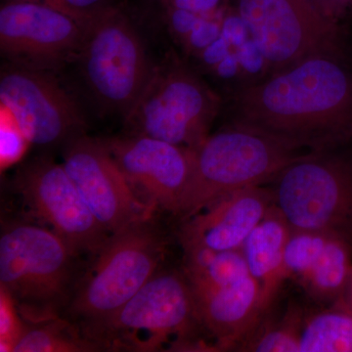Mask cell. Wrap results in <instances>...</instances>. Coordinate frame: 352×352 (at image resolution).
Wrapping results in <instances>:
<instances>
[{
	"instance_id": "8",
	"label": "cell",
	"mask_w": 352,
	"mask_h": 352,
	"mask_svg": "<svg viewBox=\"0 0 352 352\" xmlns=\"http://www.w3.org/2000/svg\"><path fill=\"white\" fill-rule=\"evenodd\" d=\"M76 59L96 101L122 116L138 98L154 67L135 28L116 7L88 25Z\"/></svg>"
},
{
	"instance_id": "18",
	"label": "cell",
	"mask_w": 352,
	"mask_h": 352,
	"mask_svg": "<svg viewBox=\"0 0 352 352\" xmlns=\"http://www.w3.org/2000/svg\"><path fill=\"white\" fill-rule=\"evenodd\" d=\"M185 276L195 300L250 275L242 250L214 251L197 245H182Z\"/></svg>"
},
{
	"instance_id": "37",
	"label": "cell",
	"mask_w": 352,
	"mask_h": 352,
	"mask_svg": "<svg viewBox=\"0 0 352 352\" xmlns=\"http://www.w3.org/2000/svg\"><path fill=\"white\" fill-rule=\"evenodd\" d=\"M351 6H352V0H351Z\"/></svg>"
},
{
	"instance_id": "35",
	"label": "cell",
	"mask_w": 352,
	"mask_h": 352,
	"mask_svg": "<svg viewBox=\"0 0 352 352\" xmlns=\"http://www.w3.org/2000/svg\"><path fill=\"white\" fill-rule=\"evenodd\" d=\"M330 1L335 7V11L337 13L344 12L346 7L351 4V0H330Z\"/></svg>"
},
{
	"instance_id": "15",
	"label": "cell",
	"mask_w": 352,
	"mask_h": 352,
	"mask_svg": "<svg viewBox=\"0 0 352 352\" xmlns=\"http://www.w3.org/2000/svg\"><path fill=\"white\" fill-rule=\"evenodd\" d=\"M273 205L272 190L261 185L227 194L182 222V245L214 251L242 249L245 239Z\"/></svg>"
},
{
	"instance_id": "3",
	"label": "cell",
	"mask_w": 352,
	"mask_h": 352,
	"mask_svg": "<svg viewBox=\"0 0 352 352\" xmlns=\"http://www.w3.org/2000/svg\"><path fill=\"white\" fill-rule=\"evenodd\" d=\"M307 154L245 127L231 126L208 135L194 151L188 182L175 215L185 221L227 194L274 180Z\"/></svg>"
},
{
	"instance_id": "28",
	"label": "cell",
	"mask_w": 352,
	"mask_h": 352,
	"mask_svg": "<svg viewBox=\"0 0 352 352\" xmlns=\"http://www.w3.org/2000/svg\"><path fill=\"white\" fill-rule=\"evenodd\" d=\"M236 50L239 55L241 68L249 75L258 76L268 67L263 51L251 36Z\"/></svg>"
},
{
	"instance_id": "1",
	"label": "cell",
	"mask_w": 352,
	"mask_h": 352,
	"mask_svg": "<svg viewBox=\"0 0 352 352\" xmlns=\"http://www.w3.org/2000/svg\"><path fill=\"white\" fill-rule=\"evenodd\" d=\"M231 126L298 150L330 151L352 139V62L344 50L308 57L231 98Z\"/></svg>"
},
{
	"instance_id": "23",
	"label": "cell",
	"mask_w": 352,
	"mask_h": 352,
	"mask_svg": "<svg viewBox=\"0 0 352 352\" xmlns=\"http://www.w3.org/2000/svg\"><path fill=\"white\" fill-rule=\"evenodd\" d=\"M302 316L289 314L281 325L268 329L252 337L245 351L256 352H300V328Z\"/></svg>"
},
{
	"instance_id": "21",
	"label": "cell",
	"mask_w": 352,
	"mask_h": 352,
	"mask_svg": "<svg viewBox=\"0 0 352 352\" xmlns=\"http://www.w3.org/2000/svg\"><path fill=\"white\" fill-rule=\"evenodd\" d=\"M100 349L65 317L27 324L13 352H94Z\"/></svg>"
},
{
	"instance_id": "22",
	"label": "cell",
	"mask_w": 352,
	"mask_h": 352,
	"mask_svg": "<svg viewBox=\"0 0 352 352\" xmlns=\"http://www.w3.org/2000/svg\"><path fill=\"white\" fill-rule=\"evenodd\" d=\"M333 233L292 231L284 254L286 278L305 276L320 256Z\"/></svg>"
},
{
	"instance_id": "34",
	"label": "cell",
	"mask_w": 352,
	"mask_h": 352,
	"mask_svg": "<svg viewBox=\"0 0 352 352\" xmlns=\"http://www.w3.org/2000/svg\"><path fill=\"white\" fill-rule=\"evenodd\" d=\"M342 302H352V270L351 275H349V281H347L346 289H344V294L340 296L339 300Z\"/></svg>"
},
{
	"instance_id": "13",
	"label": "cell",
	"mask_w": 352,
	"mask_h": 352,
	"mask_svg": "<svg viewBox=\"0 0 352 352\" xmlns=\"http://www.w3.org/2000/svg\"><path fill=\"white\" fill-rule=\"evenodd\" d=\"M65 170L97 221L110 235L153 217L127 183L100 139L82 134L63 148Z\"/></svg>"
},
{
	"instance_id": "32",
	"label": "cell",
	"mask_w": 352,
	"mask_h": 352,
	"mask_svg": "<svg viewBox=\"0 0 352 352\" xmlns=\"http://www.w3.org/2000/svg\"><path fill=\"white\" fill-rule=\"evenodd\" d=\"M221 0H162L168 8L182 9L191 12L210 15L217 8Z\"/></svg>"
},
{
	"instance_id": "2",
	"label": "cell",
	"mask_w": 352,
	"mask_h": 352,
	"mask_svg": "<svg viewBox=\"0 0 352 352\" xmlns=\"http://www.w3.org/2000/svg\"><path fill=\"white\" fill-rule=\"evenodd\" d=\"M78 256L51 229L22 221L2 224L0 288L25 323L64 316L82 273Z\"/></svg>"
},
{
	"instance_id": "24",
	"label": "cell",
	"mask_w": 352,
	"mask_h": 352,
	"mask_svg": "<svg viewBox=\"0 0 352 352\" xmlns=\"http://www.w3.org/2000/svg\"><path fill=\"white\" fill-rule=\"evenodd\" d=\"M0 126V160L1 168H4L19 161L30 142L12 115L3 106H1Z\"/></svg>"
},
{
	"instance_id": "26",
	"label": "cell",
	"mask_w": 352,
	"mask_h": 352,
	"mask_svg": "<svg viewBox=\"0 0 352 352\" xmlns=\"http://www.w3.org/2000/svg\"><path fill=\"white\" fill-rule=\"evenodd\" d=\"M23 321L11 296L0 288V351L13 352L27 327Z\"/></svg>"
},
{
	"instance_id": "19",
	"label": "cell",
	"mask_w": 352,
	"mask_h": 352,
	"mask_svg": "<svg viewBox=\"0 0 352 352\" xmlns=\"http://www.w3.org/2000/svg\"><path fill=\"white\" fill-rule=\"evenodd\" d=\"M352 270V239L333 233L310 270L300 283L316 300H338L344 294Z\"/></svg>"
},
{
	"instance_id": "29",
	"label": "cell",
	"mask_w": 352,
	"mask_h": 352,
	"mask_svg": "<svg viewBox=\"0 0 352 352\" xmlns=\"http://www.w3.org/2000/svg\"><path fill=\"white\" fill-rule=\"evenodd\" d=\"M168 27L170 32L178 41H183L193 31L199 21L204 17L201 14L182 10V9L168 8Z\"/></svg>"
},
{
	"instance_id": "4",
	"label": "cell",
	"mask_w": 352,
	"mask_h": 352,
	"mask_svg": "<svg viewBox=\"0 0 352 352\" xmlns=\"http://www.w3.org/2000/svg\"><path fill=\"white\" fill-rule=\"evenodd\" d=\"M164 242L153 217L112 234L82 273L65 318L85 331L124 307L159 271Z\"/></svg>"
},
{
	"instance_id": "11",
	"label": "cell",
	"mask_w": 352,
	"mask_h": 352,
	"mask_svg": "<svg viewBox=\"0 0 352 352\" xmlns=\"http://www.w3.org/2000/svg\"><path fill=\"white\" fill-rule=\"evenodd\" d=\"M15 185L30 210L78 256L94 258L107 242L110 234L95 219L63 164L36 157L20 168Z\"/></svg>"
},
{
	"instance_id": "20",
	"label": "cell",
	"mask_w": 352,
	"mask_h": 352,
	"mask_svg": "<svg viewBox=\"0 0 352 352\" xmlns=\"http://www.w3.org/2000/svg\"><path fill=\"white\" fill-rule=\"evenodd\" d=\"M300 352H352V312L335 305L302 320Z\"/></svg>"
},
{
	"instance_id": "12",
	"label": "cell",
	"mask_w": 352,
	"mask_h": 352,
	"mask_svg": "<svg viewBox=\"0 0 352 352\" xmlns=\"http://www.w3.org/2000/svg\"><path fill=\"white\" fill-rule=\"evenodd\" d=\"M87 28L38 2L8 0L0 9V50L9 63L52 72L78 58Z\"/></svg>"
},
{
	"instance_id": "7",
	"label": "cell",
	"mask_w": 352,
	"mask_h": 352,
	"mask_svg": "<svg viewBox=\"0 0 352 352\" xmlns=\"http://www.w3.org/2000/svg\"><path fill=\"white\" fill-rule=\"evenodd\" d=\"M274 206L292 231L339 233L352 239V160L310 152L273 180Z\"/></svg>"
},
{
	"instance_id": "10",
	"label": "cell",
	"mask_w": 352,
	"mask_h": 352,
	"mask_svg": "<svg viewBox=\"0 0 352 352\" xmlns=\"http://www.w3.org/2000/svg\"><path fill=\"white\" fill-rule=\"evenodd\" d=\"M0 101L30 144L65 145L85 131L75 99L50 71L6 64L0 74Z\"/></svg>"
},
{
	"instance_id": "6",
	"label": "cell",
	"mask_w": 352,
	"mask_h": 352,
	"mask_svg": "<svg viewBox=\"0 0 352 352\" xmlns=\"http://www.w3.org/2000/svg\"><path fill=\"white\" fill-rule=\"evenodd\" d=\"M220 98L175 56L153 67L138 98L124 116L129 133L198 149L220 110Z\"/></svg>"
},
{
	"instance_id": "14",
	"label": "cell",
	"mask_w": 352,
	"mask_h": 352,
	"mask_svg": "<svg viewBox=\"0 0 352 352\" xmlns=\"http://www.w3.org/2000/svg\"><path fill=\"white\" fill-rule=\"evenodd\" d=\"M100 140L139 200L153 212L175 215L188 182L194 150L134 134Z\"/></svg>"
},
{
	"instance_id": "16",
	"label": "cell",
	"mask_w": 352,
	"mask_h": 352,
	"mask_svg": "<svg viewBox=\"0 0 352 352\" xmlns=\"http://www.w3.org/2000/svg\"><path fill=\"white\" fill-rule=\"evenodd\" d=\"M195 302L201 325L222 349L245 340L264 314L261 287L251 274Z\"/></svg>"
},
{
	"instance_id": "33",
	"label": "cell",
	"mask_w": 352,
	"mask_h": 352,
	"mask_svg": "<svg viewBox=\"0 0 352 352\" xmlns=\"http://www.w3.org/2000/svg\"><path fill=\"white\" fill-rule=\"evenodd\" d=\"M241 69L239 55L237 50H233L219 64H217L212 71L215 76L222 80H232L239 74Z\"/></svg>"
},
{
	"instance_id": "30",
	"label": "cell",
	"mask_w": 352,
	"mask_h": 352,
	"mask_svg": "<svg viewBox=\"0 0 352 352\" xmlns=\"http://www.w3.org/2000/svg\"><path fill=\"white\" fill-rule=\"evenodd\" d=\"M221 34L232 45L233 50H237L250 38L249 30L240 15L227 16L222 21Z\"/></svg>"
},
{
	"instance_id": "17",
	"label": "cell",
	"mask_w": 352,
	"mask_h": 352,
	"mask_svg": "<svg viewBox=\"0 0 352 352\" xmlns=\"http://www.w3.org/2000/svg\"><path fill=\"white\" fill-rule=\"evenodd\" d=\"M292 229L274 205L243 244L250 274L261 287L264 312L268 309L286 276L284 254Z\"/></svg>"
},
{
	"instance_id": "31",
	"label": "cell",
	"mask_w": 352,
	"mask_h": 352,
	"mask_svg": "<svg viewBox=\"0 0 352 352\" xmlns=\"http://www.w3.org/2000/svg\"><path fill=\"white\" fill-rule=\"evenodd\" d=\"M232 50V45L220 34L219 38L215 39L214 43H210L205 50L201 51L198 57L201 65L212 71Z\"/></svg>"
},
{
	"instance_id": "5",
	"label": "cell",
	"mask_w": 352,
	"mask_h": 352,
	"mask_svg": "<svg viewBox=\"0 0 352 352\" xmlns=\"http://www.w3.org/2000/svg\"><path fill=\"white\" fill-rule=\"evenodd\" d=\"M201 325L188 279L159 270L115 314L82 331L100 351H159L186 349L192 331Z\"/></svg>"
},
{
	"instance_id": "38",
	"label": "cell",
	"mask_w": 352,
	"mask_h": 352,
	"mask_svg": "<svg viewBox=\"0 0 352 352\" xmlns=\"http://www.w3.org/2000/svg\"><path fill=\"white\" fill-rule=\"evenodd\" d=\"M161 1H162V0H161Z\"/></svg>"
},
{
	"instance_id": "25",
	"label": "cell",
	"mask_w": 352,
	"mask_h": 352,
	"mask_svg": "<svg viewBox=\"0 0 352 352\" xmlns=\"http://www.w3.org/2000/svg\"><path fill=\"white\" fill-rule=\"evenodd\" d=\"M25 1L38 2L61 11L78 21L85 28L113 7L111 0H25Z\"/></svg>"
},
{
	"instance_id": "9",
	"label": "cell",
	"mask_w": 352,
	"mask_h": 352,
	"mask_svg": "<svg viewBox=\"0 0 352 352\" xmlns=\"http://www.w3.org/2000/svg\"><path fill=\"white\" fill-rule=\"evenodd\" d=\"M238 11L268 67L277 72L344 48L337 19L308 0H238Z\"/></svg>"
},
{
	"instance_id": "27",
	"label": "cell",
	"mask_w": 352,
	"mask_h": 352,
	"mask_svg": "<svg viewBox=\"0 0 352 352\" xmlns=\"http://www.w3.org/2000/svg\"><path fill=\"white\" fill-rule=\"evenodd\" d=\"M221 25L222 23L212 19L210 15L204 16L193 31L190 32L189 36L183 41L184 50L189 54L198 56L201 51L205 50L210 43L219 38L221 34Z\"/></svg>"
},
{
	"instance_id": "36",
	"label": "cell",
	"mask_w": 352,
	"mask_h": 352,
	"mask_svg": "<svg viewBox=\"0 0 352 352\" xmlns=\"http://www.w3.org/2000/svg\"><path fill=\"white\" fill-rule=\"evenodd\" d=\"M335 305L346 308V309L352 312V302H342V300H337V302H335Z\"/></svg>"
}]
</instances>
